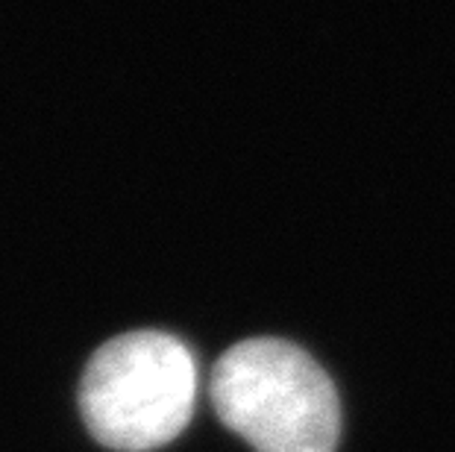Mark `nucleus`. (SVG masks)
Here are the masks:
<instances>
[{
    "mask_svg": "<svg viewBox=\"0 0 455 452\" xmlns=\"http://www.w3.org/2000/svg\"><path fill=\"white\" fill-rule=\"evenodd\" d=\"M218 417L256 452H335L341 402L326 370L297 344L250 338L212 370Z\"/></svg>",
    "mask_w": 455,
    "mask_h": 452,
    "instance_id": "obj_1",
    "label": "nucleus"
},
{
    "mask_svg": "<svg viewBox=\"0 0 455 452\" xmlns=\"http://www.w3.org/2000/svg\"><path fill=\"white\" fill-rule=\"evenodd\" d=\"M197 402V364L180 338L139 329L92 355L80 382V411L94 440L118 452H150L188 426Z\"/></svg>",
    "mask_w": 455,
    "mask_h": 452,
    "instance_id": "obj_2",
    "label": "nucleus"
}]
</instances>
